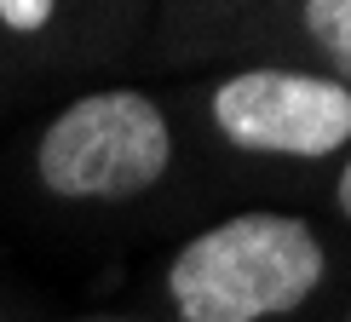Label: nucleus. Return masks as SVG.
Returning a JSON list of instances; mask_svg holds the SVG:
<instances>
[{
  "mask_svg": "<svg viewBox=\"0 0 351 322\" xmlns=\"http://www.w3.org/2000/svg\"><path fill=\"white\" fill-rule=\"evenodd\" d=\"M219 133L259 156H334L351 138V86L294 69H247L213 92Z\"/></svg>",
  "mask_w": 351,
  "mask_h": 322,
  "instance_id": "3",
  "label": "nucleus"
},
{
  "mask_svg": "<svg viewBox=\"0 0 351 322\" xmlns=\"http://www.w3.org/2000/svg\"><path fill=\"white\" fill-rule=\"evenodd\" d=\"M305 29L328 52V64L351 75V0H305Z\"/></svg>",
  "mask_w": 351,
  "mask_h": 322,
  "instance_id": "4",
  "label": "nucleus"
},
{
  "mask_svg": "<svg viewBox=\"0 0 351 322\" xmlns=\"http://www.w3.org/2000/svg\"><path fill=\"white\" fill-rule=\"evenodd\" d=\"M167 115L144 92H93L40 138V184L69 201L138 196L167 173Z\"/></svg>",
  "mask_w": 351,
  "mask_h": 322,
  "instance_id": "2",
  "label": "nucleus"
},
{
  "mask_svg": "<svg viewBox=\"0 0 351 322\" xmlns=\"http://www.w3.org/2000/svg\"><path fill=\"white\" fill-rule=\"evenodd\" d=\"M47 18H52V0H0V23L18 29V35L47 29Z\"/></svg>",
  "mask_w": 351,
  "mask_h": 322,
  "instance_id": "5",
  "label": "nucleus"
},
{
  "mask_svg": "<svg viewBox=\"0 0 351 322\" xmlns=\"http://www.w3.org/2000/svg\"><path fill=\"white\" fill-rule=\"evenodd\" d=\"M323 282V247L300 219L242 213L202 230L167 265V294L184 322L282 317Z\"/></svg>",
  "mask_w": 351,
  "mask_h": 322,
  "instance_id": "1",
  "label": "nucleus"
},
{
  "mask_svg": "<svg viewBox=\"0 0 351 322\" xmlns=\"http://www.w3.org/2000/svg\"><path fill=\"white\" fill-rule=\"evenodd\" d=\"M340 208L351 213V161H346V173H340Z\"/></svg>",
  "mask_w": 351,
  "mask_h": 322,
  "instance_id": "6",
  "label": "nucleus"
}]
</instances>
